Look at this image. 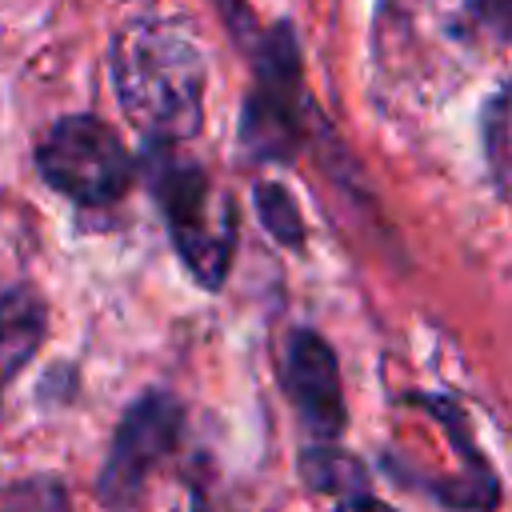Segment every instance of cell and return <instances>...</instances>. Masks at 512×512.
Listing matches in <instances>:
<instances>
[{"instance_id": "1", "label": "cell", "mask_w": 512, "mask_h": 512, "mask_svg": "<svg viewBox=\"0 0 512 512\" xmlns=\"http://www.w3.org/2000/svg\"><path fill=\"white\" fill-rule=\"evenodd\" d=\"M112 84L148 144H184L204 124L208 60L176 16H136L112 36Z\"/></svg>"}, {"instance_id": "2", "label": "cell", "mask_w": 512, "mask_h": 512, "mask_svg": "<svg viewBox=\"0 0 512 512\" xmlns=\"http://www.w3.org/2000/svg\"><path fill=\"white\" fill-rule=\"evenodd\" d=\"M144 180L152 188V200L168 224V240L176 256L184 260L188 276L216 292L224 288L236 256V204L224 196L212 176L180 156V144H148Z\"/></svg>"}, {"instance_id": "3", "label": "cell", "mask_w": 512, "mask_h": 512, "mask_svg": "<svg viewBox=\"0 0 512 512\" xmlns=\"http://www.w3.org/2000/svg\"><path fill=\"white\" fill-rule=\"evenodd\" d=\"M316 104L304 84L292 24L252 40V84L240 108V148L252 160L284 164L312 140Z\"/></svg>"}, {"instance_id": "4", "label": "cell", "mask_w": 512, "mask_h": 512, "mask_svg": "<svg viewBox=\"0 0 512 512\" xmlns=\"http://www.w3.org/2000/svg\"><path fill=\"white\" fill-rule=\"evenodd\" d=\"M36 172L80 208H108L132 184V152L96 116H60L36 144Z\"/></svg>"}, {"instance_id": "5", "label": "cell", "mask_w": 512, "mask_h": 512, "mask_svg": "<svg viewBox=\"0 0 512 512\" xmlns=\"http://www.w3.org/2000/svg\"><path fill=\"white\" fill-rule=\"evenodd\" d=\"M184 440V404L172 392H144L136 396L112 436V448L104 456L96 496L108 508H128L144 500V488L152 484V472L180 448Z\"/></svg>"}, {"instance_id": "6", "label": "cell", "mask_w": 512, "mask_h": 512, "mask_svg": "<svg viewBox=\"0 0 512 512\" xmlns=\"http://www.w3.org/2000/svg\"><path fill=\"white\" fill-rule=\"evenodd\" d=\"M280 388L292 400L304 428L320 440H336L348 424L340 364L332 344L312 328H288L280 344Z\"/></svg>"}, {"instance_id": "7", "label": "cell", "mask_w": 512, "mask_h": 512, "mask_svg": "<svg viewBox=\"0 0 512 512\" xmlns=\"http://www.w3.org/2000/svg\"><path fill=\"white\" fill-rule=\"evenodd\" d=\"M408 36H432L448 48H472L484 36H508V0H384Z\"/></svg>"}, {"instance_id": "8", "label": "cell", "mask_w": 512, "mask_h": 512, "mask_svg": "<svg viewBox=\"0 0 512 512\" xmlns=\"http://www.w3.org/2000/svg\"><path fill=\"white\" fill-rule=\"evenodd\" d=\"M48 332V304L32 284H12L0 292V392L24 372L40 352Z\"/></svg>"}, {"instance_id": "9", "label": "cell", "mask_w": 512, "mask_h": 512, "mask_svg": "<svg viewBox=\"0 0 512 512\" xmlns=\"http://www.w3.org/2000/svg\"><path fill=\"white\" fill-rule=\"evenodd\" d=\"M300 476H304V484H308L312 492L332 496L340 508H360V504L380 508V504H384V500L368 488L364 464H360L356 456L340 452L332 440L308 444V448L300 452Z\"/></svg>"}, {"instance_id": "10", "label": "cell", "mask_w": 512, "mask_h": 512, "mask_svg": "<svg viewBox=\"0 0 512 512\" xmlns=\"http://www.w3.org/2000/svg\"><path fill=\"white\" fill-rule=\"evenodd\" d=\"M252 192H256V212H260V224L268 228V236L284 248H304V216H300L296 196L276 180H264Z\"/></svg>"}, {"instance_id": "11", "label": "cell", "mask_w": 512, "mask_h": 512, "mask_svg": "<svg viewBox=\"0 0 512 512\" xmlns=\"http://www.w3.org/2000/svg\"><path fill=\"white\" fill-rule=\"evenodd\" d=\"M480 136H484V156H488V172L496 192L504 196L508 188V92L496 88L480 112Z\"/></svg>"}]
</instances>
